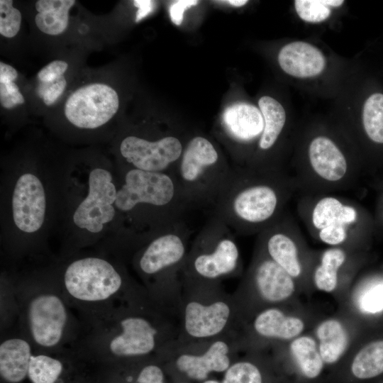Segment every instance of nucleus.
<instances>
[{
  "instance_id": "nucleus-1",
  "label": "nucleus",
  "mask_w": 383,
  "mask_h": 383,
  "mask_svg": "<svg viewBox=\"0 0 383 383\" xmlns=\"http://www.w3.org/2000/svg\"><path fill=\"white\" fill-rule=\"evenodd\" d=\"M12 157L0 172L1 267L22 268L57 260L70 157Z\"/></svg>"
},
{
  "instance_id": "nucleus-2",
  "label": "nucleus",
  "mask_w": 383,
  "mask_h": 383,
  "mask_svg": "<svg viewBox=\"0 0 383 383\" xmlns=\"http://www.w3.org/2000/svg\"><path fill=\"white\" fill-rule=\"evenodd\" d=\"M77 315L80 329L71 350L95 371L164 359L179 335V308L155 301L145 289L106 309Z\"/></svg>"
},
{
  "instance_id": "nucleus-3",
  "label": "nucleus",
  "mask_w": 383,
  "mask_h": 383,
  "mask_svg": "<svg viewBox=\"0 0 383 383\" xmlns=\"http://www.w3.org/2000/svg\"><path fill=\"white\" fill-rule=\"evenodd\" d=\"M118 188L115 160L94 153L71 156L57 260L84 250L102 249L116 240L121 232Z\"/></svg>"
},
{
  "instance_id": "nucleus-4",
  "label": "nucleus",
  "mask_w": 383,
  "mask_h": 383,
  "mask_svg": "<svg viewBox=\"0 0 383 383\" xmlns=\"http://www.w3.org/2000/svg\"><path fill=\"white\" fill-rule=\"evenodd\" d=\"M54 262L19 269L1 267V313L15 320L11 329L47 352L71 349L80 329L79 319L62 292Z\"/></svg>"
},
{
  "instance_id": "nucleus-5",
  "label": "nucleus",
  "mask_w": 383,
  "mask_h": 383,
  "mask_svg": "<svg viewBox=\"0 0 383 383\" xmlns=\"http://www.w3.org/2000/svg\"><path fill=\"white\" fill-rule=\"evenodd\" d=\"M116 164L121 232L109 250L122 253L141 238L185 220L192 208L171 174Z\"/></svg>"
},
{
  "instance_id": "nucleus-6",
  "label": "nucleus",
  "mask_w": 383,
  "mask_h": 383,
  "mask_svg": "<svg viewBox=\"0 0 383 383\" xmlns=\"http://www.w3.org/2000/svg\"><path fill=\"white\" fill-rule=\"evenodd\" d=\"M54 264L62 292L77 314L106 309L145 289L121 258L103 250H84Z\"/></svg>"
},
{
  "instance_id": "nucleus-7",
  "label": "nucleus",
  "mask_w": 383,
  "mask_h": 383,
  "mask_svg": "<svg viewBox=\"0 0 383 383\" xmlns=\"http://www.w3.org/2000/svg\"><path fill=\"white\" fill-rule=\"evenodd\" d=\"M192 230L186 220L138 240L121 259L155 301L179 305Z\"/></svg>"
},
{
  "instance_id": "nucleus-8",
  "label": "nucleus",
  "mask_w": 383,
  "mask_h": 383,
  "mask_svg": "<svg viewBox=\"0 0 383 383\" xmlns=\"http://www.w3.org/2000/svg\"><path fill=\"white\" fill-rule=\"evenodd\" d=\"M285 184L274 171L233 169L211 211L239 235L262 232L276 221Z\"/></svg>"
},
{
  "instance_id": "nucleus-9",
  "label": "nucleus",
  "mask_w": 383,
  "mask_h": 383,
  "mask_svg": "<svg viewBox=\"0 0 383 383\" xmlns=\"http://www.w3.org/2000/svg\"><path fill=\"white\" fill-rule=\"evenodd\" d=\"M241 324L235 299L221 282H182L176 343L211 341L239 332Z\"/></svg>"
},
{
  "instance_id": "nucleus-10",
  "label": "nucleus",
  "mask_w": 383,
  "mask_h": 383,
  "mask_svg": "<svg viewBox=\"0 0 383 383\" xmlns=\"http://www.w3.org/2000/svg\"><path fill=\"white\" fill-rule=\"evenodd\" d=\"M232 170L211 140L196 135L186 143L171 174L192 209H212Z\"/></svg>"
},
{
  "instance_id": "nucleus-11",
  "label": "nucleus",
  "mask_w": 383,
  "mask_h": 383,
  "mask_svg": "<svg viewBox=\"0 0 383 383\" xmlns=\"http://www.w3.org/2000/svg\"><path fill=\"white\" fill-rule=\"evenodd\" d=\"M233 231L211 213L194 238L182 271V282H221L238 275L241 260Z\"/></svg>"
},
{
  "instance_id": "nucleus-12",
  "label": "nucleus",
  "mask_w": 383,
  "mask_h": 383,
  "mask_svg": "<svg viewBox=\"0 0 383 383\" xmlns=\"http://www.w3.org/2000/svg\"><path fill=\"white\" fill-rule=\"evenodd\" d=\"M299 289L293 277L256 247L251 264L233 294L242 324L263 309L294 303Z\"/></svg>"
},
{
  "instance_id": "nucleus-13",
  "label": "nucleus",
  "mask_w": 383,
  "mask_h": 383,
  "mask_svg": "<svg viewBox=\"0 0 383 383\" xmlns=\"http://www.w3.org/2000/svg\"><path fill=\"white\" fill-rule=\"evenodd\" d=\"M241 352L239 332H235L208 342L175 343L164 360L173 383H201L211 374L225 372Z\"/></svg>"
},
{
  "instance_id": "nucleus-14",
  "label": "nucleus",
  "mask_w": 383,
  "mask_h": 383,
  "mask_svg": "<svg viewBox=\"0 0 383 383\" xmlns=\"http://www.w3.org/2000/svg\"><path fill=\"white\" fill-rule=\"evenodd\" d=\"M315 322L294 303L263 309L242 324L239 331L242 350H268L310 331Z\"/></svg>"
},
{
  "instance_id": "nucleus-15",
  "label": "nucleus",
  "mask_w": 383,
  "mask_h": 383,
  "mask_svg": "<svg viewBox=\"0 0 383 383\" xmlns=\"http://www.w3.org/2000/svg\"><path fill=\"white\" fill-rule=\"evenodd\" d=\"M282 383H328V372L310 331L271 349Z\"/></svg>"
},
{
  "instance_id": "nucleus-16",
  "label": "nucleus",
  "mask_w": 383,
  "mask_h": 383,
  "mask_svg": "<svg viewBox=\"0 0 383 383\" xmlns=\"http://www.w3.org/2000/svg\"><path fill=\"white\" fill-rule=\"evenodd\" d=\"M184 147L180 138L173 135L148 140L129 133L121 138L115 161L143 171L171 174Z\"/></svg>"
},
{
  "instance_id": "nucleus-17",
  "label": "nucleus",
  "mask_w": 383,
  "mask_h": 383,
  "mask_svg": "<svg viewBox=\"0 0 383 383\" xmlns=\"http://www.w3.org/2000/svg\"><path fill=\"white\" fill-rule=\"evenodd\" d=\"M119 98L111 87L91 83L79 87L67 98L64 113L77 129L92 131L105 126L117 113Z\"/></svg>"
},
{
  "instance_id": "nucleus-18",
  "label": "nucleus",
  "mask_w": 383,
  "mask_h": 383,
  "mask_svg": "<svg viewBox=\"0 0 383 383\" xmlns=\"http://www.w3.org/2000/svg\"><path fill=\"white\" fill-rule=\"evenodd\" d=\"M359 322L345 312L323 317L311 330L330 377L340 367L365 330Z\"/></svg>"
},
{
  "instance_id": "nucleus-19",
  "label": "nucleus",
  "mask_w": 383,
  "mask_h": 383,
  "mask_svg": "<svg viewBox=\"0 0 383 383\" xmlns=\"http://www.w3.org/2000/svg\"><path fill=\"white\" fill-rule=\"evenodd\" d=\"M383 375V324L365 330L328 383H364Z\"/></svg>"
},
{
  "instance_id": "nucleus-20",
  "label": "nucleus",
  "mask_w": 383,
  "mask_h": 383,
  "mask_svg": "<svg viewBox=\"0 0 383 383\" xmlns=\"http://www.w3.org/2000/svg\"><path fill=\"white\" fill-rule=\"evenodd\" d=\"M357 220V211L351 205L333 196L319 199L311 211L312 226L318 238L330 247H341L349 237V231Z\"/></svg>"
},
{
  "instance_id": "nucleus-21",
  "label": "nucleus",
  "mask_w": 383,
  "mask_h": 383,
  "mask_svg": "<svg viewBox=\"0 0 383 383\" xmlns=\"http://www.w3.org/2000/svg\"><path fill=\"white\" fill-rule=\"evenodd\" d=\"M257 247L293 277L305 286L308 267L296 240L276 221L260 233Z\"/></svg>"
},
{
  "instance_id": "nucleus-22",
  "label": "nucleus",
  "mask_w": 383,
  "mask_h": 383,
  "mask_svg": "<svg viewBox=\"0 0 383 383\" xmlns=\"http://www.w3.org/2000/svg\"><path fill=\"white\" fill-rule=\"evenodd\" d=\"M345 313L365 328L383 324V277L363 280L345 295Z\"/></svg>"
},
{
  "instance_id": "nucleus-23",
  "label": "nucleus",
  "mask_w": 383,
  "mask_h": 383,
  "mask_svg": "<svg viewBox=\"0 0 383 383\" xmlns=\"http://www.w3.org/2000/svg\"><path fill=\"white\" fill-rule=\"evenodd\" d=\"M223 373L221 383H282L267 350L243 352Z\"/></svg>"
},
{
  "instance_id": "nucleus-24",
  "label": "nucleus",
  "mask_w": 383,
  "mask_h": 383,
  "mask_svg": "<svg viewBox=\"0 0 383 383\" xmlns=\"http://www.w3.org/2000/svg\"><path fill=\"white\" fill-rule=\"evenodd\" d=\"M98 383H173L162 357H154L97 372Z\"/></svg>"
},
{
  "instance_id": "nucleus-25",
  "label": "nucleus",
  "mask_w": 383,
  "mask_h": 383,
  "mask_svg": "<svg viewBox=\"0 0 383 383\" xmlns=\"http://www.w3.org/2000/svg\"><path fill=\"white\" fill-rule=\"evenodd\" d=\"M278 62L284 72L299 78L318 75L326 66L325 57L320 50L302 41L284 45L279 52Z\"/></svg>"
},
{
  "instance_id": "nucleus-26",
  "label": "nucleus",
  "mask_w": 383,
  "mask_h": 383,
  "mask_svg": "<svg viewBox=\"0 0 383 383\" xmlns=\"http://www.w3.org/2000/svg\"><path fill=\"white\" fill-rule=\"evenodd\" d=\"M309 158L315 174L331 183L342 180L346 175V159L338 146L325 136L315 138L309 148Z\"/></svg>"
},
{
  "instance_id": "nucleus-27",
  "label": "nucleus",
  "mask_w": 383,
  "mask_h": 383,
  "mask_svg": "<svg viewBox=\"0 0 383 383\" xmlns=\"http://www.w3.org/2000/svg\"><path fill=\"white\" fill-rule=\"evenodd\" d=\"M222 122L228 135L240 143L251 142L258 137L260 140L265 126L260 110L246 103L228 106L223 112Z\"/></svg>"
},
{
  "instance_id": "nucleus-28",
  "label": "nucleus",
  "mask_w": 383,
  "mask_h": 383,
  "mask_svg": "<svg viewBox=\"0 0 383 383\" xmlns=\"http://www.w3.org/2000/svg\"><path fill=\"white\" fill-rule=\"evenodd\" d=\"M348 255L342 247H330L321 255L311 276L313 287L318 291L342 295L345 292L343 272L348 264Z\"/></svg>"
},
{
  "instance_id": "nucleus-29",
  "label": "nucleus",
  "mask_w": 383,
  "mask_h": 383,
  "mask_svg": "<svg viewBox=\"0 0 383 383\" xmlns=\"http://www.w3.org/2000/svg\"><path fill=\"white\" fill-rule=\"evenodd\" d=\"M74 4V0L37 1L35 23L38 28L50 35L63 33L68 26L69 11Z\"/></svg>"
},
{
  "instance_id": "nucleus-30",
  "label": "nucleus",
  "mask_w": 383,
  "mask_h": 383,
  "mask_svg": "<svg viewBox=\"0 0 383 383\" xmlns=\"http://www.w3.org/2000/svg\"><path fill=\"white\" fill-rule=\"evenodd\" d=\"M258 105L265 125L258 148L265 151L272 148L277 142L286 122V113L278 101L268 96H262Z\"/></svg>"
},
{
  "instance_id": "nucleus-31",
  "label": "nucleus",
  "mask_w": 383,
  "mask_h": 383,
  "mask_svg": "<svg viewBox=\"0 0 383 383\" xmlns=\"http://www.w3.org/2000/svg\"><path fill=\"white\" fill-rule=\"evenodd\" d=\"M362 122L368 137L377 143H383V94L374 93L365 101Z\"/></svg>"
},
{
  "instance_id": "nucleus-32",
  "label": "nucleus",
  "mask_w": 383,
  "mask_h": 383,
  "mask_svg": "<svg viewBox=\"0 0 383 383\" xmlns=\"http://www.w3.org/2000/svg\"><path fill=\"white\" fill-rule=\"evenodd\" d=\"M21 24V13L13 6L12 0L0 1V33L6 38H13L18 33Z\"/></svg>"
},
{
  "instance_id": "nucleus-33",
  "label": "nucleus",
  "mask_w": 383,
  "mask_h": 383,
  "mask_svg": "<svg viewBox=\"0 0 383 383\" xmlns=\"http://www.w3.org/2000/svg\"><path fill=\"white\" fill-rule=\"evenodd\" d=\"M294 6L299 16L307 22H321L327 19L331 13L323 0H296Z\"/></svg>"
},
{
  "instance_id": "nucleus-34",
  "label": "nucleus",
  "mask_w": 383,
  "mask_h": 383,
  "mask_svg": "<svg viewBox=\"0 0 383 383\" xmlns=\"http://www.w3.org/2000/svg\"><path fill=\"white\" fill-rule=\"evenodd\" d=\"M12 78L0 77V103L7 109L25 102L24 96Z\"/></svg>"
},
{
  "instance_id": "nucleus-35",
  "label": "nucleus",
  "mask_w": 383,
  "mask_h": 383,
  "mask_svg": "<svg viewBox=\"0 0 383 383\" xmlns=\"http://www.w3.org/2000/svg\"><path fill=\"white\" fill-rule=\"evenodd\" d=\"M66 87L67 81L63 75L52 82H41L38 93L43 99L44 104L50 106L63 94Z\"/></svg>"
},
{
  "instance_id": "nucleus-36",
  "label": "nucleus",
  "mask_w": 383,
  "mask_h": 383,
  "mask_svg": "<svg viewBox=\"0 0 383 383\" xmlns=\"http://www.w3.org/2000/svg\"><path fill=\"white\" fill-rule=\"evenodd\" d=\"M67 68L68 64L65 61L53 60L38 72L37 77L42 83L52 82L63 76Z\"/></svg>"
},
{
  "instance_id": "nucleus-37",
  "label": "nucleus",
  "mask_w": 383,
  "mask_h": 383,
  "mask_svg": "<svg viewBox=\"0 0 383 383\" xmlns=\"http://www.w3.org/2000/svg\"><path fill=\"white\" fill-rule=\"evenodd\" d=\"M196 0H179L172 3L170 7V16L173 23L180 26L184 18V13L186 10L199 4Z\"/></svg>"
},
{
  "instance_id": "nucleus-38",
  "label": "nucleus",
  "mask_w": 383,
  "mask_h": 383,
  "mask_svg": "<svg viewBox=\"0 0 383 383\" xmlns=\"http://www.w3.org/2000/svg\"><path fill=\"white\" fill-rule=\"evenodd\" d=\"M134 4L139 8L136 16V21L147 16L152 10L153 2L150 1H135Z\"/></svg>"
},
{
  "instance_id": "nucleus-39",
  "label": "nucleus",
  "mask_w": 383,
  "mask_h": 383,
  "mask_svg": "<svg viewBox=\"0 0 383 383\" xmlns=\"http://www.w3.org/2000/svg\"><path fill=\"white\" fill-rule=\"evenodd\" d=\"M219 2H224L229 4L233 6H242L245 5L248 3L246 0H228V1H220Z\"/></svg>"
},
{
  "instance_id": "nucleus-40",
  "label": "nucleus",
  "mask_w": 383,
  "mask_h": 383,
  "mask_svg": "<svg viewBox=\"0 0 383 383\" xmlns=\"http://www.w3.org/2000/svg\"><path fill=\"white\" fill-rule=\"evenodd\" d=\"M323 1L328 7H338L344 3V1L343 0H323Z\"/></svg>"
},
{
  "instance_id": "nucleus-41",
  "label": "nucleus",
  "mask_w": 383,
  "mask_h": 383,
  "mask_svg": "<svg viewBox=\"0 0 383 383\" xmlns=\"http://www.w3.org/2000/svg\"><path fill=\"white\" fill-rule=\"evenodd\" d=\"M201 383H221V381L213 379V378H209L208 379L201 382Z\"/></svg>"
},
{
  "instance_id": "nucleus-42",
  "label": "nucleus",
  "mask_w": 383,
  "mask_h": 383,
  "mask_svg": "<svg viewBox=\"0 0 383 383\" xmlns=\"http://www.w3.org/2000/svg\"><path fill=\"white\" fill-rule=\"evenodd\" d=\"M177 383H192V382H177Z\"/></svg>"
},
{
  "instance_id": "nucleus-43",
  "label": "nucleus",
  "mask_w": 383,
  "mask_h": 383,
  "mask_svg": "<svg viewBox=\"0 0 383 383\" xmlns=\"http://www.w3.org/2000/svg\"><path fill=\"white\" fill-rule=\"evenodd\" d=\"M380 383H383V380H382V381H381V382H380Z\"/></svg>"
}]
</instances>
